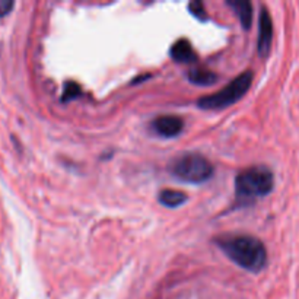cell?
Returning <instances> with one entry per match:
<instances>
[{
    "instance_id": "obj_1",
    "label": "cell",
    "mask_w": 299,
    "mask_h": 299,
    "mask_svg": "<svg viewBox=\"0 0 299 299\" xmlns=\"http://www.w3.org/2000/svg\"><path fill=\"white\" fill-rule=\"evenodd\" d=\"M218 247L238 264L251 273H259L267 264V251L260 239L249 235H226L216 239Z\"/></svg>"
},
{
    "instance_id": "obj_2",
    "label": "cell",
    "mask_w": 299,
    "mask_h": 299,
    "mask_svg": "<svg viewBox=\"0 0 299 299\" xmlns=\"http://www.w3.org/2000/svg\"><path fill=\"white\" fill-rule=\"evenodd\" d=\"M274 186L273 173L266 166H252L239 173L235 180L237 201L242 206L266 197Z\"/></svg>"
},
{
    "instance_id": "obj_3",
    "label": "cell",
    "mask_w": 299,
    "mask_h": 299,
    "mask_svg": "<svg viewBox=\"0 0 299 299\" xmlns=\"http://www.w3.org/2000/svg\"><path fill=\"white\" fill-rule=\"evenodd\" d=\"M213 165L199 153H186L169 165V173L180 181L201 184L213 175Z\"/></svg>"
},
{
    "instance_id": "obj_4",
    "label": "cell",
    "mask_w": 299,
    "mask_h": 299,
    "mask_svg": "<svg viewBox=\"0 0 299 299\" xmlns=\"http://www.w3.org/2000/svg\"><path fill=\"white\" fill-rule=\"evenodd\" d=\"M251 82H252V73L249 70L248 72H244L242 75L235 77L229 85H226L219 92L199 100V107L203 108V110L226 108V107L235 104L237 101H239L245 95V92L251 87Z\"/></svg>"
},
{
    "instance_id": "obj_5",
    "label": "cell",
    "mask_w": 299,
    "mask_h": 299,
    "mask_svg": "<svg viewBox=\"0 0 299 299\" xmlns=\"http://www.w3.org/2000/svg\"><path fill=\"white\" fill-rule=\"evenodd\" d=\"M272 39H273V22L270 18L269 11L263 6L259 19V54L263 59H266L272 49Z\"/></svg>"
},
{
    "instance_id": "obj_6",
    "label": "cell",
    "mask_w": 299,
    "mask_h": 299,
    "mask_svg": "<svg viewBox=\"0 0 299 299\" xmlns=\"http://www.w3.org/2000/svg\"><path fill=\"white\" fill-rule=\"evenodd\" d=\"M152 127L159 136L171 139L181 135L184 129V121L177 115H162L152 123Z\"/></svg>"
},
{
    "instance_id": "obj_7",
    "label": "cell",
    "mask_w": 299,
    "mask_h": 299,
    "mask_svg": "<svg viewBox=\"0 0 299 299\" xmlns=\"http://www.w3.org/2000/svg\"><path fill=\"white\" fill-rule=\"evenodd\" d=\"M171 57L178 63H193L196 62L197 54L193 50L188 39H178L171 47Z\"/></svg>"
},
{
    "instance_id": "obj_8",
    "label": "cell",
    "mask_w": 299,
    "mask_h": 299,
    "mask_svg": "<svg viewBox=\"0 0 299 299\" xmlns=\"http://www.w3.org/2000/svg\"><path fill=\"white\" fill-rule=\"evenodd\" d=\"M228 5L237 12L238 18L241 25L244 26V29H249V26L252 24V6L249 2L245 0H238V2H228Z\"/></svg>"
},
{
    "instance_id": "obj_9",
    "label": "cell",
    "mask_w": 299,
    "mask_h": 299,
    "mask_svg": "<svg viewBox=\"0 0 299 299\" xmlns=\"http://www.w3.org/2000/svg\"><path fill=\"white\" fill-rule=\"evenodd\" d=\"M186 200H187V196L178 190H162L159 193V201L165 207H169V209L181 206Z\"/></svg>"
},
{
    "instance_id": "obj_10",
    "label": "cell",
    "mask_w": 299,
    "mask_h": 299,
    "mask_svg": "<svg viewBox=\"0 0 299 299\" xmlns=\"http://www.w3.org/2000/svg\"><path fill=\"white\" fill-rule=\"evenodd\" d=\"M188 80L196 83V85H212L218 80V76L215 75L210 70H204V69H193L188 73Z\"/></svg>"
},
{
    "instance_id": "obj_11",
    "label": "cell",
    "mask_w": 299,
    "mask_h": 299,
    "mask_svg": "<svg viewBox=\"0 0 299 299\" xmlns=\"http://www.w3.org/2000/svg\"><path fill=\"white\" fill-rule=\"evenodd\" d=\"M80 95V88L79 85H76L73 82H69L66 88H64V92H63V102L66 101H72L76 97Z\"/></svg>"
},
{
    "instance_id": "obj_12",
    "label": "cell",
    "mask_w": 299,
    "mask_h": 299,
    "mask_svg": "<svg viewBox=\"0 0 299 299\" xmlns=\"http://www.w3.org/2000/svg\"><path fill=\"white\" fill-rule=\"evenodd\" d=\"M190 11L191 13L196 16V18H199L201 21H204L206 19V11H204V8H203V3L201 2H193V3H190Z\"/></svg>"
},
{
    "instance_id": "obj_13",
    "label": "cell",
    "mask_w": 299,
    "mask_h": 299,
    "mask_svg": "<svg viewBox=\"0 0 299 299\" xmlns=\"http://www.w3.org/2000/svg\"><path fill=\"white\" fill-rule=\"evenodd\" d=\"M15 6L12 0H0V18L6 16L8 13L11 12Z\"/></svg>"
}]
</instances>
